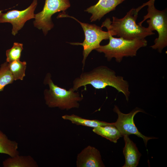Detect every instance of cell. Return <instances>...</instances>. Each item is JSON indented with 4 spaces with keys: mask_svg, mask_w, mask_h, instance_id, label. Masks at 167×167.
Returning a JSON list of instances; mask_svg holds the SVG:
<instances>
[{
    "mask_svg": "<svg viewBox=\"0 0 167 167\" xmlns=\"http://www.w3.org/2000/svg\"><path fill=\"white\" fill-rule=\"evenodd\" d=\"M88 84L98 89L113 87L123 93L127 101L129 100L130 92L128 82L122 76L116 75L115 71L106 66H100L91 71L82 73L74 80L72 88L75 91Z\"/></svg>",
    "mask_w": 167,
    "mask_h": 167,
    "instance_id": "6da1fadb",
    "label": "cell"
},
{
    "mask_svg": "<svg viewBox=\"0 0 167 167\" xmlns=\"http://www.w3.org/2000/svg\"><path fill=\"white\" fill-rule=\"evenodd\" d=\"M138 13L136 9L132 8L123 18L113 16L112 21L109 18H106L101 27H106L112 36H116L129 40L144 39L154 34L148 27L145 28L136 23Z\"/></svg>",
    "mask_w": 167,
    "mask_h": 167,
    "instance_id": "7a4b0ae2",
    "label": "cell"
},
{
    "mask_svg": "<svg viewBox=\"0 0 167 167\" xmlns=\"http://www.w3.org/2000/svg\"><path fill=\"white\" fill-rule=\"evenodd\" d=\"M50 73H47L44 83L48 84L49 89L44 91L46 104L49 107H58L62 110H69L72 108H78L79 102L83 99L78 92H75L72 88L69 90L60 87L54 84L51 79Z\"/></svg>",
    "mask_w": 167,
    "mask_h": 167,
    "instance_id": "3957f363",
    "label": "cell"
},
{
    "mask_svg": "<svg viewBox=\"0 0 167 167\" xmlns=\"http://www.w3.org/2000/svg\"><path fill=\"white\" fill-rule=\"evenodd\" d=\"M107 44L101 45L95 50L105 54L108 61L114 58L116 62H120L124 57H133L136 55L138 50L146 46L147 41L145 39L127 40L122 38H115L110 35Z\"/></svg>",
    "mask_w": 167,
    "mask_h": 167,
    "instance_id": "277c9868",
    "label": "cell"
},
{
    "mask_svg": "<svg viewBox=\"0 0 167 167\" xmlns=\"http://www.w3.org/2000/svg\"><path fill=\"white\" fill-rule=\"evenodd\" d=\"M148 13L143 17V20L138 23L140 25L147 19L148 27L152 31L156 30L158 37L154 41V44L150 46L152 49H157L161 53L167 46V16L166 9L159 11L156 9L154 3L147 5Z\"/></svg>",
    "mask_w": 167,
    "mask_h": 167,
    "instance_id": "5b68a950",
    "label": "cell"
},
{
    "mask_svg": "<svg viewBox=\"0 0 167 167\" xmlns=\"http://www.w3.org/2000/svg\"><path fill=\"white\" fill-rule=\"evenodd\" d=\"M66 17L73 19L79 23L84 32L85 39L83 42L70 43L72 45H81L83 46V58L82 62L83 69L87 58L89 54L92 50H95L100 46V43L102 40L109 39L111 35L109 32L103 31L101 27L94 24L81 22L75 18L66 14L65 12H63L58 16V18Z\"/></svg>",
    "mask_w": 167,
    "mask_h": 167,
    "instance_id": "8992f818",
    "label": "cell"
},
{
    "mask_svg": "<svg viewBox=\"0 0 167 167\" xmlns=\"http://www.w3.org/2000/svg\"><path fill=\"white\" fill-rule=\"evenodd\" d=\"M70 6L69 0H45L42 10L35 14L34 26L42 29L44 35H46L54 26L51 19L52 15L61 11L65 12Z\"/></svg>",
    "mask_w": 167,
    "mask_h": 167,
    "instance_id": "52a82bcc",
    "label": "cell"
},
{
    "mask_svg": "<svg viewBox=\"0 0 167 167\" xmlns=\"http://www.w3.org/2000/svg\"><path fill=\"white\" fill-rule=\"evenodd\" d=\"M113 111L118 115V118L116 121L114 122V125L122 136L124 135H135L143 139L146 146L148 140L156 138L155 137H147L143 135L135 126L134 121V117L138 112H144L142 109L136 107L129 113L125 114L121 112L118 107L115 105Z\"/></svg>",
    "mask_w": 167,
    "mask_h": 167,
    "instance_id": "ba28073f",
    "label": "cell"
},
{
    "mask_svg": "<svg viewBox=\"0 0 167 167\" xmlns=\"http://www.w3.org/2000/svg\"><path fill=\"white\" fill-rule=\"evenodd\" d=\"M37 4V0H33L31 4L23 10H12L6 13L0 11V23L11 24L12 25L11 33L15 36L27 21L35 18L34 12Z\"/></svg>",
    "mask_w": 167,
    "mask_h": 167,
    "instance_id": "9c48e42d",
    "label": "cell"
},
{
    "mask_svg": "<svg viewBox=\"0 0 167 167\" xmlns=\"http://www.w3.org/2000/svg\"><path fill=\"white\" fill-rule=\"evenodd\" d=\"M77 167H104L99 151L96 148L88 146L79 153L76 161Z\"/></svg>",
    "mask_w": 167,
    "mask_h": 167,
    "instance_id": "30bf717a",
    "label": "cell"
},
{
    "mask_svg": "<svg viewBox=\"0 0 167 167\" xmlns=\"http://www.w3.org/2000/svg\"><path fill=\"white\" fill-rule=\"evenodd\" d=\"M125 0H99L95 5L85 11L92 14L91 22L100 20L105 15L115 9L116 7Z\"/></svg>",
    "mask_w": 167,
    "mask_h": 167,
    "instance_id": "8fae6325",
    "label": "cell"
},
{
    "mask_svg": "<svg viewBox=\"0 0 167 167\" xmlns=\"http://www.w3.org/2000/svg\"><path fill=\"white\" fill-rule=\"evenodd\" d=\"M125 145L123 153L125 159L123 167H136L139 164L141 154L139 151L136 144L127 135H123Z\"/></svg>",
    "mask_w": 167,
    "mask_h": 167,
    "instance_id": "7c38bea8",
    "label": "cell"
},
{
    "mask_svg": "<svg viewBox=\"0 0 167 167\" xmlns=\"http://www.w3.org/2000/svg\"><path fill=\"white\" fill-rule=\"evenodd\" d=\"M4 167H38L36 162L31 156L17 155L10 157L2 162Z\"/></svg>",
    "mask_w": 167,
    "mask_h": 167,
    "instance_id": "4fadbf2b",
    "label": "cell"
},
{
    "mask_svg": "<svg viewBox=\"0 0 167 167\" xmlns=\"http://www.w3.org/2000/svg\"><path fill=\"white\" fill-rule=\"evenodd\" d=\"M62 118L63 119L70 121L72 123L76 125H82L93 128L99 126L108 125H114V122L110 123L97 120H90L83 118L74 114L71 115H65L62 116Z\"/></svg>",
    "mask_w": 167,
    "mask_h": 167,
    "instance_id": "5bb4252c",
    "label": "cell"
},
{
    "mask_svg": "<svg viewBox=\"0 0 167 167\" xmlns=\"http://www.w3.org/2000/svg\"><path fill=\"white\" fill-rule=\"evenodd\" d=\"M92 131L115 143H117L118 140L123 136L116 126L113 125L99 126L94 128Z\"/></svg>",
    "mask_w": 167,
    "mask_h": 167,
    "instance_id": "9a60e30c",
    "label": "cell"
},
{
    "mask_svg": "<svg viewBox=\"0 0 167 167\" xmlns=\"http://www.w3.org/2000/svg\"><path fill=\"white\" fill-rule=\"evenodd\" d=\"M18 148V143L9 139L6 135L0 130V153L13 157L19 155Z\"/></svg>",
    "mask_w": 167,
    "mask_h": 167,
    "instance_id": "2e32d148",
    "label": "cell"
},
{
    "mask_svg": "<svg viewBox=\"0 0 167 167\" xmlns=\"http://www.w3.org/2000/svg\"><path fill=\"white\" fill-rule=\"evenodd\" d=\"M8 63L9 70L13 75L14 80H23L25 76L26 62L18 60Z\"/></svg>",
    "mask_w": 167,
    "mask_h": 167,
    "instance_id": "e0dca14e",
    "label": "cell"
},
{
    "mask_svg": "<svg viewBox=\"0 0 167 167\" xmlns=\"http://www.w3.org/2000/svg\"><path fill=\"white\" fill-rule=\"evenodd\" d=\"M14 81L8 63L6 62L1 65L0 68V92L3 91L6 85L12 84Z\"/></svg>",
    "mask_w": 167,
    "mask_h": 167,
    "instance_id": "ac0fdd59",
    "label": "cell"
},
{
    "mask_svg": "<svg viewBox=\"0 0 167 167\" xmlns=\"http://www.w3.org/2000/svg\"><path fill=\"white\" fill-rule=\"evenodd\" d=\"M23 49L22 44L14 42L12 47L6 51V62L9 63L13 61L20 60Z\"/></svg>",
    "mask_w": 167,
    "mask_h": 167,
    "instance_id": "d6986e66",
    "label": "cell"
},
{
    "mask_svg": "<svg viewBox=\"0 0 167 167\" xmlns=\"http://www.w3.org/2000/svg\"><path fill=\"white\" fill-rule=\"evenodd\" d=\"M155 0H149L148 2H147L143 3L142 6L139 7L138 8L136 9V11L138 12L143 7L149 4L154 3Z\"/></svg>",
    "mask_w": 167,
    "mask_h": 167,
    "instance_id": "ffe728a7",
    "label": "cell"
}]
</instances>
